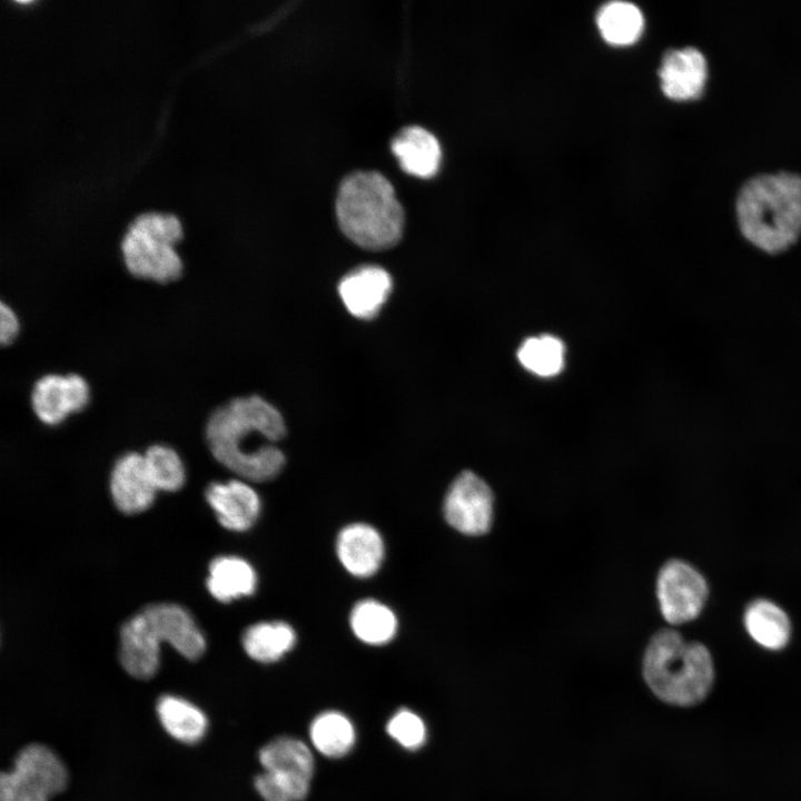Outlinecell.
<instances>
[{
    "mask_svg": "<svg viewBox=\"0 0 801 801\" xmlns=\"http://www.w3.org/2000/svg\"><path fill=\"white\" fill-rule=\"evenodd\" d=\"M295 632L285 622H260L249 626L243 634L241 643L247 655L260 663H271L291 650Z\"/></svg>",
    "mask_w": 801,
    "mask_h": 801,
    "instance_id": "21",
    "label": "cell"
},
{
    "mask_svg": "<svg viewBox=\"0 0 801 801\" xmlns=\"http://www.w3.org/2000/svg\"><path fill=\"white\" fill-rule=\"evenodd\" d=\"M110 492L116 506L126 514L141 513L152 504L157 488L144 454L130 452L117 459L110 474Z\"/></svg>",
    "mask_w": 801,
    "mask_h": 801,
    "instance_id": "12",
    "label": "cell"
},
{
    "mask_svg": "<svg viewBox=\"0 0 801 801\" xmlns=\"http://www.w3.org/2000/svg\"><path fill=\"white\" fill-rule=\"evenodd\" d=\"M144 457L157 491L175 492L184 485L185 466L174 448L155 444L146 449Z\"/></svg>",
    "mask_w": 801,
    "mask_h": 801,
    "instance_id": "26",
    "label": "cell"
},
{
    "mask_svg": "<svg viewBox=\"0 0 801 801\" xmlns=\"http://www.w3.org/2000/svg\"><path fill=\"white\" fill-rule=\"evenodd\" d=\"M565 346L553 335H540L526 338L517 350L522 366L541 377H551L564 367Z\"/></svg>",
    "mask_w": 801,
    "mask_h": 801,
    "instance_id": "25",
    "label": "cell"
},
{
    "mask_svg": "<svg viewBox=\"0 0 801 801\" xmlns=\"http://www.w3.org/2000/svg\"><path fill=\"white\" fill-rule=\"evenodd\" d=\"M69 773L60 756L42 743L23 746L1 773L0 801H50L61 793Z\"/></svg>",
    "mask_w": 801,
    "mask_h": 801,
    "instance_id": "8",
    "label": "cell"
},
{
    "mask_svg": "<svg viewBox=\"0 0 801 801\" xmlns=\"http://www.w3.org/2000/svg\"><path fill=\"white\" fill-rule=\"evenodd\" d=\"M309 739L317 752L326 758L337 759L354 748L356 731L344 713L325 711L312 721Z\"/></svg>",
    "mask_w": 801,
    "mask_h": 801,
    "instance_id": "22",
    "label": "cell"
},
{
    "mask_svg": "<svg viewBox=\"0 0 801 801\" xmlns=\"http://www.w3.org/2000/svg\"><path fill=\"white\" fill-rule=\"evenodd\" d=\"M87 380L78 374H47L33 385L30 404L36 417L46 425H58L79 413L89 403Z\"/></svg>",
    "mask_w": 801,
    "mask_h": 801,
    "instance_id": "11",
    "label": "cell"
},
{
    "mask_svg": "<svg viewBox=\"0 0 801 801\" xmlns=\"http://www.w3.org/2000/svg\"><path fill=\"white\" fill-rule=\"evenodd\" d=\"M263 771L254 787L264 801H303L309 793L315 761L309 746L288 735L267 742L258 752Z\"/></svg>",
    "mask_w": 801,
    "mask_h": 801,
    "instance_id": "7",
    "label": "cell"
},
{
    "mask_svg": "<svg viewBox=\"0 0 801 801\" xmlns=\"http://www.w3.org/2000/svg\"><path fill=\"white\" fill-rule=\"evenodd\" d=\"M743 237L758 249L775 255L801 236V176L760 175L748 180L736 199Z\"/></svg>",
    "mask_w": 801,
    "mask_h": 801,
    "instance_id": "2",
    "label": "cell"
},
{
    "mask_svg": "<svg viewBox=\"0 0 801 801\" xmlns=\"http://www.w3.org/2000/svg\"><path fill=\"white\" fill-rule=\"evenodd\" d=\"M392 150L403 170L421 177H433L442 161V149L437 138L419 126L403 128L393 138Z\"/></svg>",
    "mask_w": 801,
    "mask_h": 801,
    "instance_id": "17",
    "label": "cell"
},
{
    "mask_svg": "<svg viewBox=\"0 0 801 801\" xmlns=\"http://www.w3.org/2000/svg\"><path fill=\"white\" fill-rule=\"evenodd\" d=\"M387 734L407 750L419 749L426 740V726L422 718L408 710L399 709L386 724Z\"/></svg>",
    "mask_w": 801,
    "mask_h": 801,
    "instance_id": "27",
    "label": "cell"
},
{
    "mask_svg": "<svg viewBox=\"0 0 801 801\" xmlns=\"http://www.w3.org/2000/svg\"><path fill=\"white\" fill-rule=\"evenodd\" d=\"M205 434L212 456L244 479L270 481L285 465L276 446L286 434L284 418L260 396L238 397L215 409Z\"/></svg>",
    "mask_w": 801,
    "mask_h": 801,
    "instance_id": "1",
    "label": "cell"
},
{
    "mask_svg": "<svg viewBox=\"0 0 801 801\" xmlns=\"http://www.w3.org/2000/svg\"><path fill=\"white\" fill-rule=\"evenodd\" d=\"M256 573L251 565L237 556H219L211 561L207 589L220 602L227 603L256 589Z\"/></svg>",
    "mask_w": 801,
    "mask_h": 801,
    "instance_id": "20",
    "label": "cell"
},
{
    "mask_svg": "<svg viewBox=\"0 0 801 801\" xmlns=\"http://www.w3.org/2000/svg\"><path fill=\"white\" fill-rule=\"evenodd\" d=\"M743 622L749 635L763 647L780 650L789 642L790 620L780 606L769 600L751 602L745 609Z\"/></svg>",
    "mask_w": 801,
    "mask_h": 801,
    "instance_id": "19",
    "label": "cell"
},
{
    "mask_svg": "<svg viewBox=\"0 0 801 801\" xmlns=\"http://www.w3.org/2000/svg\"><path fill=\"white\" fill-rule=\"evenodd\" d=\"M493 501L490 486L475 473L464 471L453 481L446 493L445 520L463 534H484L492 524Z\"/></svg>",
    "mask_w": 801,
    "mask_h": 801,
    "instance_id": "10",
    "label": "cell"
},
{
    "mask_svg": "<svg viewBox=\"0 0 801 801\" xmlns=\"http://www.w3.org/2000/svg\"><path fill=\"white\" fill-rule=\"evenodd\" d=\"M156 714L166 733L184 744L198 743L208 731L206 713L195 703L178 695L159 696Z\"/></svg>",
    "mask_w": 801,
    "mask_h": 801,
    "instance_id": "18",
    "label": "cell"
},
{
    "mask_svg": "<svg viewBox=\"0 0 801 801\" xmlns=\"http://www.w3.org/2000/svg\"><path fill=\"white\" fill-rule=\"evenodd\" d=\"M166 642L187 660H198L206 641L191 615L180 605L152 604L129 619L120 630L119 660L123 670L139 680L151 679L160 664Z\"/></svg>",
    "mask_w": 801,
    "mask_h": 801,
    "instance_id": "3",
    "label": "cell"
},
{
    "mask_svg": "<svg viewBox=\"0 0 801 801\" xmlns=\"http://www.w3.org/2000/svg\"><path fill=\"white\" fill-rule=\"evenodd\" d=\"M706 75L704 56L692 47L669 50L663 56L659 69L663 93L675 101L700 98L704 90Z\"/></svg>",
    "mask_w": 801,
    "mask_h": 801,
    "instance_id": "13",
    "label": "cell"
},
{
    "mask_svg": "<svg viewBox=\"0 0 801 801\" xmlns=\"http://www.w3.org/2000/svg\"><path fill=\"white\" fill-rule=\"evenodd\" d=\"M342 231L359 247L384 250L403 234L405 214L389 180L377 171H355L342 181L336 198Z\"/></svg>",
    "mask_w": 801,
    "mask_h": 801,
    "instance_id": "4",
    "label": "cell"
},
{
    "mask_svg": "<svg viewBox=\"0 0 801 801\" xmlns=\"http://www.w3.org/2000/svg\"><path fill=\"white\" fill-rule=\"evenodd\" d=\"M709 594L705 578L689 563L671 560L660 570L656 595L663 617L672 624L694 620Z\"/></svg>",
    "mask_w": 801,
    "mask_h": 801,
    "instance_id": "9",
    "label": "cell"
},
{
    "mask_svg": "<svg viewBox=\"0 0 801 801\" xmlns=\"http://www.w3.org/2000/svg\"><path fill=\"white\" fill-rule=\"evenodd\" d=\"M20 330V322L16 312L6 303H0V342L10 345Z\"/></svg>",
    "mask_w": 801,
    "mask_h": 801,
    "instance_id": "28",
    "label": "cell"
},
{
    "mask_svg": "<svg viewBox=\"0 0 801 801\" xmlns=\"http://www.w3.org/2000/svg\"><path fill=\"white\" fill-rule=\"evenodd\" d=\"M336 546L343 566L358 577L376 573L384 557V543L379 533L363 523L344 527L338 534Z\"/></svg>",
    "mask_w": 801,
    "mask_h": 801,
    "instance_id": "16",
    "label": "cell"
},
{
    "mask_svg": "<svg viewBox=\"0 0 801 801\" xmlns=\"http://www.w3.org/2000/svg\"><path fill=\"white\" fill-rule=\"evenodd\" d=\"M596 26L601 37L612 46H629L639 40L644 28L641 10L627 1H612L600 8Z\"/></svg>",
    "mask_w": 801,
    "mask_h": 801,
    "instance_id": "23",
    "label": "cell"
},
{
    "mask_svg": "<svg viewBox=\"0 0 801 801\" xmlns=\"http://www.w3.org/2000/svg\"><path fill=\"white\" fill-rule=\"evenodd\" d=\"M206 500L220 525L230 531L248 530L259 515V496L243 481L211 483L206 490Z\"/></svg>",
    "mask_w": 801,
    "mask_h": 801,
    "instance_id": "15",
    "label": "cell"
},
{
    "mask_svg": "<svg viewBox=\"0 0 801 801\" xmlns=\"http://www.w3.org/2000/svg\"><path fill=\"white\" fill-rule=\"evenodd\" d=\"M643 675L653 693L675 705H693L709 693L714 678L712 657L699 642H688L673 630H661L650 640Z\"/></svg>",
    "mask_w": 801,
    "mask_h": 801,
    "instance_id": "5",
    "label": "cell"
},
{
    "mask_svg": "<svg viewBox=\"0 0 801 801\" xmlns=\"http://www.w3.org/2000/svg\"><path fill=\"white\" fill-rule=\"evenodd\" d=\"M350 626L354 634L370 645L389 642L397 627V621L390 609L374 600L358 602L350 613Z\"/></svg>",
    "mask_w": 801,
    "mask_h": 801,
    "instance_id": "24",
    "label": "cell"
},
{
    "mask_svg": "<svg viewBox=\"0 0 801 801\" xmlns=\"http://www.w3.org/2000/svg\"><path fill=\"white\" fill-rule=\"evenodd\" d=\"M182 229L179 220L167 214H144L128 227L121 253L127 270L136 278L168 284L177 280L184 264L175 249Z\"/></svg>",
    "mask_w": 801,
    "mask_h": 801,
    "instance_id": "6",
    "label": "cell"
},
{
    "mask_svg": "<svg viewBox=\"0 0 801 801\" xmlns=\"http://www.w3.org/2000/svg\"><path fill=\"white\" fill-rule=\"evenodd\" d=\"M393 283L382 267L365 265L347 274L338 285L339 296L346 309L355 317L370 319L386 303Z\"/></svg>",
    "mask_w": 801,
    "mask_h": 801,
    "instance_id": "14",
    "label": "cell"
}]
</instances>
